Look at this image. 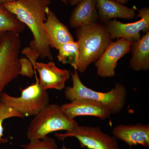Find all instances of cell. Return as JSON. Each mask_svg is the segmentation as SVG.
<instances>
[{
	"label": "cell",
	"mask_w": 149,
	"mask_h": 149,
	"mask_svg": "<svg viewBox=\"0 0 149 149\" xmlns=\"http://www.w3.org/2000/svg\"><path fill=\"white\" fill-rule=\"evenodd\" d=\"M19 62L20 66L19 74L30 78L33 77L35 70L30 60L27 57H22L19 59Z\"/></svg>",
	"instance_id": "44dd1931"
},
{
	"label": "cell",
	"mask_w": 149,
	"mask_h": 149,
	"mask_svg": "<svg viewBox=\"0 0 149 149\" xmlns=\"http://www.w3.org/2000/svg\"><path fill=\"white\" fill-rule=\"evenodd\" d=\"M46 13L45 26L51 48L58 50L65 43L74 41L68 27L60 21L53 11L48 8Z\"/></svg>",
	"instance_id": "5bb4252c"
},
{
	"label": "cell",
	"mask_w": 149,
	"mask_h": 149,
	"mask_svg": "<svg viewBox=\"0 0 149 149\" xmlns=\"http://www.w3.org/2000/svg\"><path fill=\"white\" fill-rule=\"evenodd\" d=\"M23 146L22 149H58L55 140L48 136L42 139L31 140Z\"/></svg>",
	"instance_id": "ffe728a7"
},
{
	"label": "cell",
	"mask_w": 149,
	"mask_h": 149,
	"mask_svg": "<svg viewBox=\"0 0 149 149\" xmlns=\"http://www.w3.org/2000/svg\"><path fill=\"white\" fill-rule=\"evenodd\" d=\"M113 137L125 142L130 149L133 146L141 145L149 147V125L137 123L135 125L120 124L112 130Z\"/></svg>",
	"instance_id": "7c38bea8"
},
{
	"label": "cell",
	"mask_w": 149,
	"mask_h": 149,
	"mask_svg": "<svg viewBox=\"0 0 149 149\" xmlns=\"http://www.w3.org/2000/svg\"><path fill=\"white\" fill-rule=\"evenodd\" d=\"M75 35L80 52L77 70L83 73L99 59L112 40L105 25L98 22L75 28Z\"/></svg>",
	"instance_id": "7a4b0ae2"
},
{
	"label": "cell",
	"mask_w": 149,
	"mask_h": 149,
	"mask_svg": "<svg viewBox=\"0 0 149 149\" xmlns=\"http://www.w3.org/2000/svg\"><path fill=\"white\" fill-rule=\"evenodd\" d=\"M19 34L7 32L0 37V99L7 85L19 75Z\"/></svg>",
	"instance_id": "5b68a950"
},
{
	"label": "cell",
	"mask_w": 149,
	"mask_h": 149,
	"mask_svg": "<svg viewBox=\"0 0 149 149\" xmlns=\"http://www.w3.org/2000/svg\"><path fill=\"white\" fill-rule=\"evenodd\" d=\"M132 57L129 65L135 71H146L149 69V32L140 39L133 42L131 46Z\"/></svg>",
	"instance_id": "2e32d148"
},
{
	"label": "cell",
	"mask_w": 149,
	"mask_h": 149,
	"mask_svg": "<svg viewBox=\"0 0 149 149\" xmlns=\"http://www.w3.org/2000/svg\"><path fill=\"white\" fill-rule=\"evenodd\" d=\"M118 2L121 3L123 4H125L128 2L129 0H116ZM80 0H70L69 3L72 6H75L80 1Z\"/></svg>",
	"instance_id": "603a6c76"
},
{
	"label": "cell",
	"mask_w": 149,
	"mask_h": 149,
	"mask_svg": "<svg viewBox=\"0 0 149 149\" xmlns=\"http://www.w3.org/2000/svg\"><path fill=\"white\" fill-rule=\"evenodd\" d=\"M60 141L68 137H74L79 141L81 148L89 149H120L117 139L104 133L99 127L78 125L64 133H55Z\"/></svg>",
	"instance_id": "52a82bcc"
},
{
	"label": "cell",
	"mask_w": 149,
	"mask_h": 149,
	"mask_svg": "<svg viewBox=\"0 0 149 149\" xmlns=\"http://www.w3.org/2000/svg\"><path fill=\"white\" fill-rule=\"evenodd\" d=\"M96 8L99 20L103 24L114 18L133 19L138 10L136 6L130 8L116 0H96Z\"/></svg>",
	"instance_id": "4fadbf2b"
},
{
	"label": "cell",
	"mask_w": 149,
	"mask_h": 149,
	"mask_svg": "<svg viewBox=\"0 0 149 149\" xmlns=\"http://www.w3.org/2000/svg\"><path fill=\"white\" fill-rule=\"evenodd\" d=\"M12 117L23 118L24 116L14 109L9 106L5 103L0 101V143L5 144L8 141V139H4L3 128V123L4 120Z\"/></svg>",
	"instance_id": "d6986e66"
},
{
	"label": "cell",
	"mask_w": 149,
	"mask_h": 149,
	"mask_svg": "<svg viewBox=\"0 0 149 149\" xmlns=\"http://www.w3.org/2000/svg\"><path fill=\"white\" fill-rule=\"evenodd\" d=\"M99 15L96 0H80L75 6L70 18V26L77 27L97 22Z\"/></svg>",
	"instance_id": "9a60e30c"
},
{
	"label": "cell",
	"mask_w": 149,
	"mask_h": 149,
	"mask_svg": "<svg viewBox=\"0 0 149 149\" xmlns=\"http://www.w3.org/2000/svg\"><path fill=\"white\" fill-rule=\"evenodd\" d=\"M132 44L133 42L124 39L111 42L95 63L97 74L103 78L114 77L118 62L130 52Z\"/></svg>",
	"instance_id": "9c48e42d"
},
{
	"label": "cell",
	"mask_w": 149,
	"mask_h": 149,
	"mask_svg": "<svg viewBox=\"0 0 149 149\" xmlns=\"http://www.w3.org/2000/svg\"><path fill=\"white\" fill-rule=\"evenodd\" d=\"M25 28V25L23 23L8 10L3 5L0 4V37L8 32L19 34L23 32Z\"/></svg>",
	"instance_id": "ac0fdd59"
},
{
	"label": "cell",
	"mask_w": 149,
	"mask_h": 149,
	"mask_svg": "<svg viewBox=\"0 0 149 149\" xmlns=\"http://www.w3.org/2000/svg\"><path fill=\"white\" fill-rule=\"evenodd\" d=\"M63 3L65 4H68L70 0H61Z\"/></svg>",
	"instance_id": "d4e9b609"
},
{
	"label": "cell",
	"mask_w": 149,
	"mask_h": 149,
	"mask_svg": "<svg viewBox=\"0 0 149 149\" xmlns=\"http://www.w3.org/2000/svg\"><path fill=\"white\" fill-rule=\"evenodd\" d=\"M78 125L77 121L67 117L57 104H48L35 116L27 128L29 141L44 139L50 133L59 130L69 131Z\"/></svg>",
	"instance_id": "277c9868"
},
{
	"label": "cell",
	"mask_w": 149,
	"mask_h": 149,
	"mask_svg": "<svg viewBox=\"0 0 149 149\" xmlns=\"http://www.w3.org/2000/svg\"><path fill=\"white\" fill-rule=\"evenodd\" d=\"M138 11L137 17L141 19L136 22L123 23L115 19L104 24L112 40L124 39L133 42L141 38V32L144 34L149 32L148 7L141 8Z\"/></svg>",
	"instance_id": "ba28073f"
},
{
	"label": "cell",
	"mask_w": 149,
	"mask_h": 149,
	"mask_svg": "<svg viewBox=\"0 0 149 149\" xmlns=\"http://www.w3.org/2000/svg\"><path fill=\"white\" fill-rule=\"evenodd\" d=\"M22 54L24 55L27 58L30 60V61L32 62L34 68L35 63L37 62V59L39 58L36 53L32 50L29 47H27L23 49L22 51Z\"/></svg>",
	"instance_id": "7402d4cb"
},
{
	"label": "cell",
	"mask_w": 149,
	"mask_h": 149,
	"mask_svg": "<svg viewBox=\"0 0 149 149\" xmlns=\"http://www.w3.org/2000/svg\"><path fill=\"white\" fill-rule=\"evenodd\" d=\"M51 0H15L3 5L29 27L33 36L29 47L42 58L53 59L45 23Z\"/></svg>",
	"instance_id": "6da1fadb"
},
{
	"label": "cell",
	"mask_w": 149,
	"mask_h": 149,
	"mask_svg": "<svg viewBox=\"0 0 149 149\" xmlns=\"http://www.w3.org/2000/svg\"><path fill=\"white\" fill-rule=\"evenodd\" d=\"M20 97H14L3 92L0 101L11 107L24 116H35L49 104L48 92L41 88L38 78L36 82L21 90Z\"/></svg>",
	"instance_id": "8992f818"
},
{
	"label": "cell",
	"mask_w": 149,
	"mask_h": 149,
	"mask_svg": "<svg viewBox=\"0 0 149 149\" xmlns=\"http://www.w3.org/2000/svg\"><path fill=\"white\" fill-rule=\"evenodd\" d=\"M60 107L63 113L72 120L80 116H95L101 120H105L112 114L103 104L89 99H76Z\"/></svg>",
	"instance_id": "30bf717a"
},
{
	"label": "cell",
	"mask_w": 149,
	"mask_h": 149,
	"mask_svg": "<svg viewBox=\"0 0 149 149\" xmlns=\"http://www.w3.org/2000/svg\"><path fill=\"white\" fill-rule=\"evenodd\" d=\"M58 60L62 64H70L77 70L80 57V49L77 41H70L59 47Z\"/></svg>",
	"instance_id": "e0dca14e"
},
{
	"label": "cell",
	"mask_w": 149,
	"mask_h": 149,
	"mask_svg": "<svg viewBox=\"0 0 149 149\" xmlns=\"http://www.w3.org/2000/svg\"><path fill=\"white\" fill-rule=\"evenodd\" d=\"M15 1V0H0V4L4 5L8 3L13 2Z\"/></svg>",
	"instance_id": "cb8c5ba5"
},
{
	"label": "cell",
	"mask_w": 149,
	"mask_h": 149,
	"mask_svg": "<svg viewBox=\"0 0 149 149\" xmlns=\"http://www.w3.org/2000/svg\"><path fill=\"white\" fill-rule=\"evenodd\" d=\"M34 69L39 73L40 87L45 91L50 89L62 91L70 76L69 70L58 68L53 61L48 63L37 62Z\"/></svg>",
	"instance_id": "8fae6325"
},
{
	"label": "cell",
	"mask_w": 149,
	"mask_h": 149,
	"mask_svg": "<svg viewBox=\"0 0 149 149\" xmlns=\"http://www.w3.org/2000/svg\"><path fill=\"white\" fill-rule=\"evenodd\" d=\"M72 85L65 88L64 95L67 100L71 102L76 99L87 98L103 104L111 112L112 114L119 113L126 103L127 91L125 86L116 83L114 88L106 93L94 91L85 86L80 80L78 71L74 69L70 72Z\"/></svg>",
	"instance_id": "3957f363"
}]
</instances>
